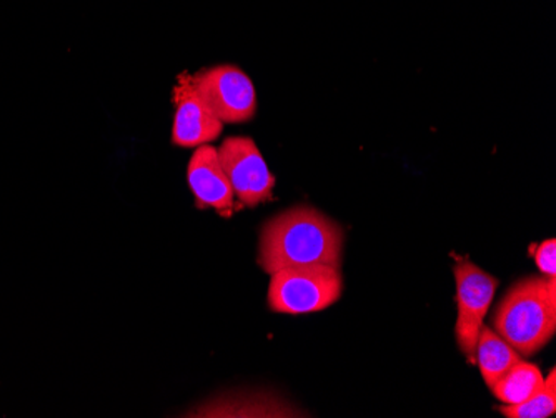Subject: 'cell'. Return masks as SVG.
<instances>
[{"mask_svg":"<svg viewBox=\"0 0 556 418\" xmlns=\"http://www.w3.org/2000/svg\"><path fill=\"white\" fill-rule=\"evenodd\" d=\"M345 233L317 208L299 205L270 218L261 232L258 264L265 274L311 265H342Z\"/></svg>","mask_w":556,"mask_h":418,"instance_id":"obj_1","label":"cell"},{"mask_svg":"<svg viewBox=\"0 0 556 418\" xmlns=\"http://www.w3.org/2000/svg\"><path fill=\"white\" fill-rule=\"evenodd\" d=\"M493 327L525 357L542 351L556 332L555 277H527L496 307Z\"/></svg>","mask_w":556,"mask_h":418,"instance_id":"obj_2","label":"cell"},{"mask_svg":"<svg viewBox=\"0 0 556 418\" xmlns=\"http://www.w3.org/2000/svg\"><path fill=\"white\" fill-rule=\"evenodd\" d=\"M342 290L340 268L330 265L282 268L271 274L268 307L277 314H312L336 304Z\"/></svg>","mask_w":556,"mask_h":418,"instance_id":"obj_3","label":"cell"},{"mask_svg":"<svg viewBox=\"0 0 556 418\" xmlns=\"http://www.w3.org/2000/svg\"><path fill=\"white\" fill-rule=\"evenodd\" d=\"M199 96L224 124H245L257 114V90L242 68L215 65L192 76Z\"/></svg>","mask_w":556,"mask_h":418,"instance_id":"obj_4","label":"cell"},{"mask_svg":"<svg viewBox=\"0 0 556 418\" xmlns=\"http://www.w3.org/2000/svg\"><path fill=\"white\" fill-rule=\"evenodd\" d=\"M217 152L240 204L257 207L274 199L275 177L254 140L250 137H227Z\"/></svg>","mask_w":556,"mask_h":418,"instance_id":"obj_5","label":"cell"},{"mask_svg":"<svg viewBox=\"0 0 556 418\" xmlns=\"http://www.w3.org/2000/svg\"><path fill=\"white\" fill-rule=\"evenodd\" d=\"M455 280H457V304L458 318L455 326L460 351L470 360H475V349H477L480 329L485 322L490 305L498 289V279L486 274L483 268L471 264L467 258L460 261L453 267Z\"/></svg>","mask_w":556,"mask_h":418,"instance_id":"obj_6","label":"cell"},{"mask_svg":"<svg viewBox=\"0 0 556 418\" xmlns=\"http://www.w3.org/2000/svg\"><path fill=\"white\" fill-rule=\"evenodd\" d=\"M175 117L172 143L177 147L205 145L214 142L224 130V122L205 104L197 92L190 74H182L174 89Z\"/></svg>","mask_w":556,"mask_h":418,"instance_id":"obj_7","label":"cell"},{"mask_svg":"<svg viewBox=\"0 0 556 418\" xmlns=\"http://www.w3.org/2000/svg\"><path fill=\"white\" fill-rule=\"evenodd\" d=\"M187 180L195 197L199 208H215L222 217H230L233 212V193L229 179L225 176L217 147H195L187 168Z\"/></svg>","mask_w":556,"mask_h":418,"instance_id":"obj_8","label":"cell"},{"mask_svg":"<svg viewBox=\"0 0 556 418\" xmlns=\"http://www.w3.org/2000/svg\"><path fill=\"white\" fill-rule=\"evenodd\" d=\"M520 360V354L498 333L485 326L480 329L477 349H475V362H477L486 385L492 387L503 373L510 370Z\"/></svg>","mask_w":556,"mask_h":418,"instance_id":"obj_9","label":"cell"},{"mask_svg":"<svg viewBox=\"0 0 556 418\" xmlns=\"http://www.w3.org/2000/svg\"><path fill=\"white\" fill-rule=\"evenodd\" d=\"M543 380L545 377L536 365L520 360L503 373L490 390L503 405L521 404L532 397L542 387Z\"/></svg>","mask_w":556,"mask_h":418,"instance_id":"obj_10","label":"cell"},{"mask_svg":"<svg viewBox=\"0 0 556 418\" xmlns=\"http://www.w3.org/2000/svg\"><path fill=\"white\" fill-rule=\"evenodd\" d=\"M555 368L543 380L542 387L532 397L515 405H502L498 410L507 418H546L556 411V377Z\"/></svg>","mask_w":556,"mask_h":418,"instance_id":"obj_11","label":"cell"},{"mask_svg":"<svg viewBox=\"0 0 556 418\" xmlns=\"http://www.w3.org/2000/svg\"><path fill=\"white\" fill-rule=\"evenodd\" d=\"M556 242L555 239L545 240L540 243L539 248L533 249L536 265L542 270L545 277H555V257H556Z\"/></svg>","mask_w":556,"mask_h":418,"instance_id":"obj_12","label":"cell"}]
</instances>
